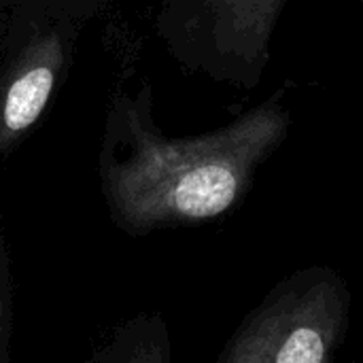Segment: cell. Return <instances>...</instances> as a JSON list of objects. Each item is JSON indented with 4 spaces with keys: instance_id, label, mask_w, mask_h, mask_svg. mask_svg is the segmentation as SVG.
I'll list each match as a JSON object with an SVG mask.
<instances>
[{
    "instance_id": "cell-5",
    "label": "cell",
    "mask_w": 363,
    "mask_h": 363,
    "mask_svg": "<svg viewBox=\"0 0 363 363\" xmlns=\"http://www.w3.org/2000/svg\"><path fill=\"white\" fill-rule=\"evenodd\" d=\"M85 363H174L172 334L162 313H136L115 325Z\"/></svg>"
},
{
    "instance_id": "cell-6",
    "label": "cell",
    "mask_w": 363,
    "mask_h": 363,
    "mask_svg": "<svg viewBox=\"0 0 363 363\" xmlns=\"http://www.w3.org/2000/svg\"><path fill=\"white\" fill-rule=\"evenodd\" d=\"M6 2L13 15L15 32L19 28L43 23V21L66 23L81 30L108 4V0H6Z\"/></svg>"
},
{
    "instance_id": "cell-8",
    "label": "cell",
    "mask_w": 363,
    "mask_h": 363,
    "mask_svg": "<svg viewBox=\"0 0 363 363\" xmlns=\"http://www.w3.org/2000/svg\"><path fill=\"white\" fill-rule=\"evenodd\" d=\"M15 38V23H13V15L9 9L6 0H0V43L2 40H13Z\"/></svg>"
},
{
    "instance_id": "cell-4",
    "label": "cell",
    "mask_w": 363,
    "mask_h": 363,
    "mask_svg": "<svg viewBox=\"0 0 363 363\" xmlns=\"http://www.w3.org/2000/svg\"><path fill=\"white\" fill-rule=\"evenodd\" d=\"M79 30L43 21L19 28L0 66V157L19 147L47 111Z\"/></svg>"
},
{
    "instance_id": "cell-7",
    "label": "cell",
    "mask_w": 363,
    "mask_h": 363,
    "mask_svg": "<svg viewBox=\"0 0 363 363\" xmlns=\"http://www.w3.org/2000/svg\"><path fill=\"white\" fill-rule=\"evenodd\" d=\"M11 259L6 238L0 221V363H9L11 353V328H13V285H11Z\"/></svg>"
},
{
    "instance_id": "cell-3",
    "label": "cell",
    "mask_w": 363,
    "mask_h": 363,
    "mask_svg": "<svg viewBox=\"0 0 363 363\" xmlns=\"http://www.w3.org/2000/svg\"><path fill=\"white\" fill-rule=\"evenodd\" d=\"M289 0H162L155 30L189 72L253 91L270 64V47Z\"/></svg>"
},
{
    "instance_id": "cell-1",
    "label": "cell",
    "mask_w": 363,
    "mask_h": 363,
    "mask_svg": "<svg viewBox=\"0 0 363 363\" xmlns=\"http://www.w3.org/2000/svg\"><path fill=\"white\" fill-rule=\"evenodd\" d=\"M289 128L285 89L232 123L191 138L160 130L151 85L115 91L98 151L100 189L111 221L123 234L140 238L228 215L287 140Z\"/></svg>"
},
{
    "instance_id": "cell-2",
    "label": "cell",
    "mask_w": 363,
    "mask_h": 363,
    "mask_svg": "<svg viewBox=\"0 0 363 363\" xmlns=\"http://www.w3.org/2000/svg\"><path fill=\"white\" fill-rule=\"evenodd\" d=\"M351 313L353 294L336 268H300L242 317L215 363H334Z\"/></svg>"
}]
</instances>
